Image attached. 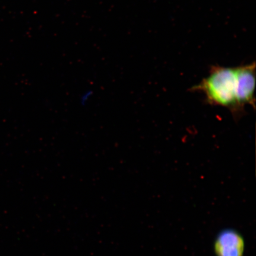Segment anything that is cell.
Segmentation results:
<instances>
[{
	"label": "cell",
	"instance_id": "3",
	"mask_svg": "<svg viewBox=\"0 0 256 256\" xmlns=\"http://www.w3.org/2000/svg\"><path fill=\"white\" fill-rule=\"evenodd\" d=\"M244 248V242L242 236L232 230H227L220 234L215 244L217 256H242Z\"/></svg>",
	"mask_w": 256,
	"mask_h": 256
},
{
	"label": "cell",
	"instance_id": "1",
	"mask_svg": "<svg viewBox=\"0 0 256 256\" xmlns=\"http://www.w3.org/2000/svg\"><path fill=\"white\" fill-rule=\"evenodd\" d=\"M190 91L204 94L208 104L226 108L236 119H239L245 113L238 101V67L212 66L209 76Z\"/></svg>",
	"mask_w": 256,
	"mask_h": 256
},
{
	"label": "cell",
	"instance_id": "4",
	"mask_svg": "<svg viewBox=\"0 0 256 256\" xmlns=\"http://www.w3.org/2000/svg\"><path fill=\"white\" fill-rule=\"evenodd\" d=\"M92 96H94V92L92 90H88L83 92L81 97H80V103L84 106L87 104L90 101Z\"/></svg>",
	"mask_w": 256,
	"mask_h": 256
},
{
	"label": "cell",
	"instance_id": "2",
	"mask_svg": "<svg viewBox=\"0 0 256 256\" xmlns=\"http://www.w3.org/2000/svg\"><path fill=\"white\" fill-rule=\"evenodd\" d=\"M240 104L243 108L250 106L256 108V64L238 67Z\"/></svg>",
	"mask_w": 256,
	"mask_h": 256
}]
</instances>
